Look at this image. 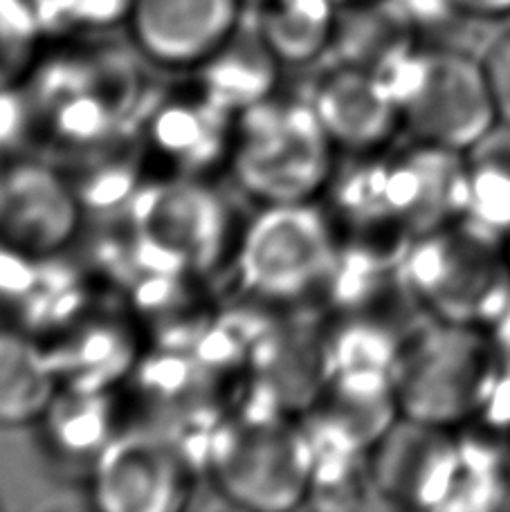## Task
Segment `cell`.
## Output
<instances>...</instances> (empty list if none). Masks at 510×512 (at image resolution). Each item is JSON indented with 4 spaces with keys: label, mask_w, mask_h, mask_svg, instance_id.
Segmentation results:
<instances>
[{
    "label": "cell",
    "mask_w": 510,
    "mask_h": 512,
    "mask_svg": "<svg viewBox=\"0 0 510 512\" xmlns=\"http://www.w3.org/2000/svg\"><path fill=\"white\" fill-rule=\"evenodd\" d=\"M317 450L304 420L252 400L212 427L205 468L232 506L288 512L311 495Z\"/></svg>",
    "instance_id": "1"
},
{
    "label": "cell",
    "mask_w": 510,
    "mask_h": 512,
    "mask_svg": "<svg viewBox=\"0 0 510 512\" xmlns=\"http://www.w3.org/2000/svg\"><path fill=\"white\" fill-rule=\"evenodd\" d=\"M338 153L308 99L272 95L236 115L227 167L261 207L311 203L331 187Z\"/></svg>",
    "instance_id": "2"
},
{
    "label": "cell",
    "mask_w": 510,
    "mask_h": 512,
    "mask_svg": "<svg viewBox=\"0 0 510 512\" xmlns=\"http://www.w3.org/2000/svg\"><path fill=\"white\" fill-rule=\"evenodd\" d=\"M504 369L490 328L432 319L403 346L391 378L403 416L459 429L484 411Z\"/></svg>",
    "instance_id": "3"
},
{
    "label": "cell",
    "mask_w": 510,
    "mask_h": 512,
    "mask_svg": "<svg viewBox=\"0 0 510 512\" xmlns=\"http://www.w3.org/2000/svg\"><path fill=\"white\" fill-rule=\"evenodd\" d=\"M400 270L436 322L493 328L510 301V239L468 216L418 236Z\"/></svg>",
    "instance_id": "4"
},
{
    "label": "cell",
    "mask_w": 510,
    "mask_h": 512,
    "mask_svg": "<svg viewBox=\"0 0 510 512\" xmlns=\"http://www.w3.org/2000/svg\"><path fill=\"white\" fill-rule=\"evenodd\" d=\"M338 189L340 221H387L412 239L468 212L466 153L407 140L367 155Z\"/></svg>",
    "instance_id": "5"
},
{
    "label": "cell",
    "mask_w": 510,
    "mask_h": 512,
    "mask_svg": "<svg viewBox=\"0 0 510 512\" xmlns=\"http://www.w3.org/2000/svg\"><path fill=\"white\" fill-rule=\"evenodd\" d=\"M405 140L466 153L499 124L481 57L418 43L389 70Z\"/></svg>",
    "instance_id": "6"
},
{
    "label": "cell",
    "mask_w": 510,
    "mask_h": 512,
    "mask_svg": "<svg viewBox=\"0 0 510 512\" xmlns=\"http://www.w3.org/2000/svg\"><path fill=\"white\" fill-rule=\"evenodd\" d=\"M340 254L333 216L311 203L263 205L234 250L243 290L261 304H297L331 281Z\"/></svg>",
    "instance_id": "7"
},
{
    "label": "cell",
    "mask_w": 510,
    "mask_h": 512,
    "mask_svg": "<svg viewBox=\"0 0 510 512\" xmlns=\"http://www.w3.org/2000/svg\"><path fill=\"white\" fill-rule=\"evenodd\" d=\"M135 243L149 272H209L232 243V212L205 178L169 176L131 198Z\"/></svg>",
    "instance_id": "8"
},
{
    "label": "cell",
    "mask_w": 510,
    "mask_h": 512,
    "mask_svg": "<svg viewBox=\"0 0 510 512\" xmlns=\"http://www.w3.org/2000/svg\"><path fill=\"white\" fill-rule=\"evenodd\" d=\"M90 470V499L104 512H178L196 486L187 447L153 429L120 432Z\"/></svg>",
    "instance_id": "9"
},
{
    "label": "cell",
    "mask_w": 510,
    "mask_h": 512,
    "mask_svg": "<svg viewBox=\"0 0 510 512\" xmlns=\"http://www.w3.org/2000/svg\"><path fill=\"white\" fill-rule=\"evenodd\" d=\"M371 474L382 504L454 512L463 481L459 429L400 416L371 450Z\"/></svg>",
    "instance_id": "10"
},
{
    "label": "cell",
    "mask_w": 510,
    "mask_h": 512,
    "mask_svg": "<svg viewBox=\"0 0 510 512\" xmlns=\"http://www.w3.org/2000/svg\"><path fill=\"white\" fill-rule=\"evenodd\" d=\"M84 203L72 180L39 160H16L0 173V241L45 261L75 239Z\"/></svg>",
    "instance_id": "11"
},
{
    "label": "cell",
    "mask_w": 510,
    "mask_h": 512,
    "mask_svg": "<svg viewBox=\"0 0 510 512\" xmlns=\"http://www.w3.org/2000/svg\"><path fill=\"white\" fill-rule=\"evenodd\" d=\"M403 416L394 378L378 369H333L302 418L317 452L371 454Z\"/></svg>",
    "instance_id": "12"
},
{
    "label": "cell",
    "mask_w": 510,
    "mask_h": 512,
    "mask_svg": "<svg viewBox=\"0 0 510 512\" xmlns=\"http://www.w3.org/2000/svg\"><path fill=\"white\" fill-rule=\"evenodd\" d=\"M308 102L342 153L367 158L403 135L394 90L380 72L335 63L317 79Z\"/></svg>",
    "instance_id": "13"
},
{
    "label": "cell",
    "mask_w": 510,
    "mask_h": 512,
    "mask_svg": "<svg viewBox=\"0 0 510 512\" xmlns=\"http://www.w3.org/2000/svg\"><path fill=\"white\" fill-rule=\"evenodd\" d=\"M243 0H133L129 30L149 61L194 70L245 16Z\"/></svg>",
    "instance_id": "14"
},
{
    "label": "cell",
    "mask_w": 510,
    "mask_h": 512,
    "mask_svg": "<svg viewBox=\"0 0 510 512\" xmlns=\"http://www.w3.org/2000/svg\"><path fill=\"white\" fill-rule=\"evenodd\" d=\"M254 400L302 416L333 373L329 328L290 322L254 337L248 351Z\"/></svg>",
    "instance_id": "15"
},
{
    "label": "cell",
    "mask_w": 510,
    "mask_h": 512,
    "mask_svg": "<svg viewBox=\"0 0 510 512\" xmlns=\"http://www.w3.org/2000/svg\"><path fill=\"white\" fill-rule=\"evenodd\" d=\"M236 115L200 93L162 104L149 122L151 151L171 162V176L205 178L214 162L227 164Z\"/></svg>",
    "instance_id": "16"
},
{
    "label": "cell",
    "mask_w": 510,
    "mask_h": 512,
    "mask_svg": "<svg viewBox=\"0 0 510 512\" xmlns=\"http://www.w3.org/2000/svg\"><path fill=\"white\" fill-rule=\"evenodd\" d=\"M281 61L263 41L252 18H241L236 30L194 68L198 90L223 111L239 115L275 95Z\"/></svg>",
    "instance_id": "17"
},
{
    "label": "cell",
    "mask_w": 510,
    "mask_h": 512,
    "mask_svg": "<svg viewBox=\"0 0 510 512\" xmlns=\"http://www.w3.org/2000/svg\"><path fill=\"white\" fill-rule=\"evenodd\" d=\"M61 391L50 349L16 326H0V427L39 425Z\"/></svg>",
    "instance_id": "18"
},
{
    "label": "cell",
    "mask_w": 510,
    "mask_h": 512,
    "mask_svg": "<svg viewBox=\"0 0 510 512\" xmlns=\"http://www.w3.org/2000/svg\"><path fill=\"white\" fill-rule=\"evenodd\" d=\"M50 355L61 389L79 391H108L138 364L135 335L108 317L81 322Z\"/></svg>",
    "instance_id": "19"
},
{
    "label": "cell",
    "mask_w": 510,
    "mask_h": 512,
    "mask_svg": "<svg viewBox=\"0 0 510 512\" xmlns=\"http://www.w3.org/2000/svg\"><path fill=\"white\" fill-rule=\"evenodd\" d=\"M250 9L281 66H304L331 52L340 21V7L333 0H268Z\"/></svg>",
    "instance_id": "20"
},
{
    "label": "cell",
    "mask_w": 510,
    "mask_h": 512,
    "mask_svg": "<svg viewBox=\"0 0 510 512\" xmlns=\"http://www.w3.org/2000/svg\"><path fill=\"white\" fill-rule=\"evenodd\" d=\"M43 438L66 461H97L108 443L120 434L108 402V391L61 389L39 420Z\"/></svg>",
    "instance_id": "21"
},
{
    "label": "cell",
    "mask_w": 510,
    "mask_h": 512,
    "mask_svg": "<svg viewBox=\"0 0 510 512\" xmlns=\"http://www.w3.org/2000/svg\"><path fill=\"white\" fill-rule=\"evenodd\" d=\"M466 216L510 239V124L499 122L466 151Z\"/></svg>",
    "instance_id": "22"
},
{
    "label": "cell",
    "mask_w": 510,
    "mask_h": 512,
    "mask_svg": "<svg viewBox=\"0 0 510 512\" xmlns=\"http://www.w3.org/2000/svg\"><path fill=\"white\" fill-rule=\"evenodd\" d=\"M378 497L371 474V454L317 452L311 495L317 508H362Z\"/></svg>",
    "instance_id": "23"
},
{
    "label": "cell",
    "mask_w": 510,
    "mask_h": 512,
    "mask_svg": "<svg viewBox=\"0 0 510 512\" xmlns=\"http://www.w3.org/2000/svg\"><path fill=\"white\" fill-rule=\"evenodd\" d=\"M43 36L34 0H0V86L30 75Z\"/></svg>",
    "instance_id": "24"
},
{
    "label": "cell",
    "mask_w": 510,
    "mask_h": 512,
    "mask_svg": "<svg viewBox=\"0 0 510 512\" xmlns=\"http://www.w3.org/2000/svg\"><path fill=\"white\" fill-rule=\"evenodd\" d=\"M45 34L102 32L129 23L133 0H34Z\"/></svg>",
    "instance_id": "25"
},
{
    "label": "cell",
    "mask_w": 510,
    "mask_h": 512,
    "mask_svg": "<svg viewBox=\"0 0 510 512\" xmlns=\"http://www.w3.org/2000/svg\"><path fill=\"white\" fill-rule=\"evenodd\" d=\"M39 259H32L0 241V306L27 301L39 283Z\"/></svg>",
    "instance_id": "26"
},
{
    "label": "cell",
    "mask_w": 510,
    "mask_h": 512,
    "mask_svg": "<svg viewBox=\"0 0 510 512\" xmlns=\"http://www.w3.org/2000/svg\"><path fill=\"white\" fill-rule=\"evenodd\" d=\"M484 72L502 124H510V32L497 36L481 54Z\"/></svg>",
    "instance_id": "27"
},
{
    "label": "cell",
    "mask_w": 510,
    "mask_h": 512,
    "mask_svg": "<svg viewBox=\"0 0 510 512\" xmlns=\"http://www.w3.org/2000/svg\"><path fill=\"white\" fill-rule=\"evenodd\" d=\"M452 12L472 18H506L510 16V0H443Z\"/></svg>",
    "instance_id": "28"
},
{
    "label": "cell",
    "mask_w": 510,
    "mask_h": 512,
    "mask_svg": "<svg viewBox=\"0 0 510 512\" xmlns=\"http://www.w3.org/2000/svg\"><path fill=\"white\" fill-rule=\"evenodd\" d=\"M495 335V340L499 342V346H502V351L506 353V358H510V301L508 306L504 310V315L499 317V322L490 328Z\"/></svg>",
    "instance_id": "29"
},
{
    "label": "cell",
    "mask_w": 510,
    "mask_h": 512,
    "mask_svg": "<svg viewBox=\"0 0 510 512\" xmlns=\"http://www.w3.org/2000/svg\"><path fill=\"white\" fill-rule=\"evenodd\" d=\"M333 3L340 9H349V7H371V5L382 3V0H333Z\"/></svg>",
    "instance_id": "30"
},
{
    "label": "cell",
    "mask_w": 510,
    "mask_h": 512,
    "mask_svg": "<svg viewBox=\"0 0 510 512\" xmlns=\"http://www.w3.org/2000/svg\"><path fill=\"white\" fill-rule=\"evenodd\" d=\"M263 3H268V0H243V5L245 7H259V5H263Z\"/></svg>",
    "instance_id": "31"
}]
</instances>
